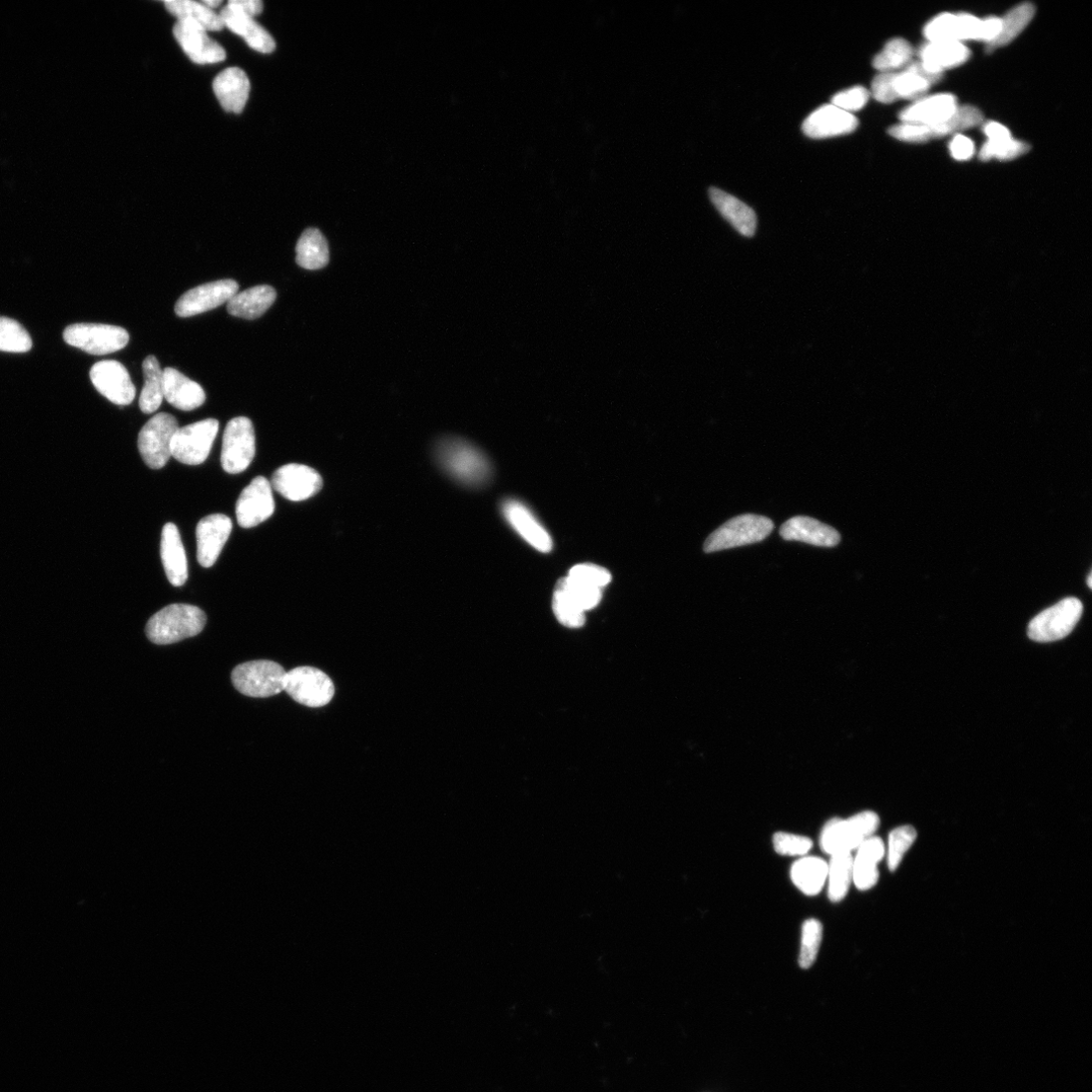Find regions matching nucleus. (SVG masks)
<instances>
[{"label": "nucleus", "mask_w": 1092, "mask_h": 1092, "mask_svg": "<svg viewBox=\"0 0 1092 1092\" xmlns=\"http://www.w3.org/2000/svg\"><path fill=\"white\" fill-rule=\"evenodd\" d=\"M437 459L443 469L465 486H485L492 478V465L475 445L459 438H446L438 443Z\"/></svg>", "instance_id": "f257e3e1"}, {"label": "nucleus", "mask_w": 1092, "mask_h": 1092, "mask_svg": "<svg viewBox=\"0 0 1092 1092\" xmlns=\"http://www.w3.org/2000/svg\"><path fill=\"white\" fill-rule=\"evenodd\" d=\"M206 623L207 615L199 607L173 604L155 613L149 619L146 635L155 645H173L200 635Z\"/></svg>", "instance_id": "f03ea898"}, {"label": "nucleus", "mask_w": 1092, "mask_h": 1092, "mask_svg": "<svg viewBox=\"0 0 1092 1092\" xmlns=\"http://www.w3.org/2000/svg\"><path fill=\"white\" fill-rule=\"evenodd\" d=\"M1001 19L980 20L969 14H943L932 19L924 28L928 42H959L974 40L989 44L998 36Z\"/></svg>", "instance_id": "7ed1b4c3"}, {"label": "nucleus", "mask_w": 1092, "mask_h": 1092, "mask_svg": "<svg viewBox=\"0 0 1092 1092\" xmlns=\"http://www.w3.org/2000/svg\"><path fill=\"white\" fill-rule=\"evenodd\" d=\"M879 824L880 819L873 812H863L847 819H832L822 828L820 847L830 855L851 852L873 836Z\"/></svg>", "instance_id": "20e7f679"}, {"label": "nucleus", "mask_w": 1092, "mask_h": 1092, "mask_svg": "<svg viewBox=\"0 0 1092 1092\" xmlns=\"http://www.w3.org/2000/svg\"><path fill=\"white\" fill-rule=\"evenodd\" d=\"M774 522L765 516L744 514L723 524L706 540L707 554L740 548L765 540L774 530Z\"/></svg>", "instance_id": "39448f33"}, {"label": "nucleus", "mask_w": 1092, "mask_h": 1092, "mask_svg": "<svg viewBox=\"0 0 1092 1092\" xmlns=\"http://www.w3.org/2000/svg\"><path fill=\"white\" fill-rule=\"evenodd\" d=\"M1083 612L1076 598H1065L1038 614L1029 624V638L1037 643H1053L1068 637L1077 626Z\"/></svg>", "instance_id": "423d86ee"}, {"label": "nucleus", "mask_w": 1092, "mask_h": 1092, "mask_svg": "<svg viewBox=\"0 0 1092 1092\" xmlns=\"http://www.w3.org/2000/svg\"><path fill=\"white\" fill-rule=\"evenodd\" d=\"M286 672L277 663L268 660L253 661L238 666L232 672V683L242 694L254 698H268L284 690Z\"/></svg>", "instance_id": "0eeeda50"}, {"label": "nucleus", "mask_w": 1092, "mask_h": 1092, "mask_svg": "<svg viewBox=\"0 0 1092 1092\" xmlns=\"http://www.w3.org/2000/svg\"><path fill=\"white\" fill-rule=\"evenodd\" d=\"M256 432L251 419L238 417L226 426L223 436L221 463L226 473L238 475L252 464L256 456Z\"/></svg>", "instance_id": "6e6552de"}, {"label": "nucleus", "mask_w": 1092, "mask_h": 1092, "mask_svg": "<svg viewBox=\"0 0 1092 1092\" xmlns=\"http://www.w3.org/2000/svg\"><path fill=\"white\" fill-rule=\"evenodd\" d=\"M283 691L297 704L310 709L329 705L335 694L332 680L313 667H298L286 672Z\"/></svg>", "instance_id": "1a4fd4ad"}, {"label": "nucleus", "mask_w": 1092, "mask_h": 1092, "mask_svg": "<svg viewBox=\"0 0 1092 1092\" xmlns=\"http://www.w3.org/2000/svg\"><path fill=\"white\" fill-rule=\"evenodd\" d=\"M178 430V420L169 413L155 415L141 429L138 448L150 469L160 470L166 466L172 456V442Z\"/></svg>", "instance_id": "9d476101"}, {"label": "nucleus", "mask_w": 1092, "mask_h": 1092, "mask_svg": "<svg viewBox=\"0 0 1092 1092\" xmlns=\"http://www.w3.org/2000/svg\"><path fill=\"white\" fill-rule=\"evenodd\" d=\"M67 344L92 355H106L127 346L129 333L122 327L106 324H74L63 333Z\"/></svg>", "instance_id": "9b49d317"}, {"label": "nucleus", "mask_w": 1092, "mask_h": 1092, "mask_svg": "<svg viewBox=\"0 0 1092 1092\" xmlns=\"http://www.w3.org/2000/svg\"><path fill=\"white\" fill-rule=\"evenodd\" d=\"M982 121L983 115L977 108L965 106L958 107L953 116L943 123L933 125L902 123L891 127L888 133L903 142L923 143L974 128L980 125Z\"/></svg>", "instance_id": "f8f14e48"}, {"label": "nucleus", "mask_w": 1092, "mask_h": 1092, "mask_svg": "<svg viewBox=\"0 0 1092 1092\" xmlns=\"http://www.w3.org/2000/svg\"><path fill=\"white\" fill-rule=\"evenodd\" d=\"M220 424L206 419L179 428L172 442V456L188 465H199L209 457Z\"/></svg>", "instance_id": "ddd939ff"}, {"label": "nucleus", "mask_w": 1092, "mask_h": 1092, "mask_svg": "<svg viewBox=\"0 0 1092 1092\" xmlns=\"http://www.w3.org/2000/svg\"><path fill=\"white\" fill-rule=\"evenodd\" d=\"M240 284L233 279L208 282L188 290L176 304V314L182 318L197 316L228 302L239 292Z\"/></svg>", "instance_id": "4468645a"}, {"label": "nucleus", "mask_w": 1092, "mask_h": 1092, "mask_svg": "<svg viewBox=\"0 0 1092 1092\" xmlns=\"http://www.w3.org/2000/svg\"><path fill=\"white\" fill-rule=\"evenodd\" d=\"M271 485L285 499L300 502L315 496L322 489L323 480L311 467L290 463L279 467Z\"/></svg>", "instance_id": "2eb2a0df"}, {"label": "nucleus", "mask_w": 1092, "mask_h": 1092, "mask_svg": "<svg viewBox=\"0 0 1092 1092\" xmlns=\"http://www.w3.org/2000/svg\"><path fill=\"white\" fill-rule=\"evenodd\" d=\"M91 379L98 392L116 405H130L136 397V387L129 371L119 361L96 363L91 369Z\"/></svg>", "instance_id": "dca6fc26"}, {"label": "nucleus", "mask_w": 1092, "mask_h": 1092, "mask_svg": "<svg viewBox=\"0 0 1092 1092\" xmlns=\"http://www.w3.org/2000/svg\"><path fill=\"white\" fill-rule=\"evenodd\" d=\"M274 509L271 483L265 477H257L243 491L237 503L239 524L244 528L256 527L267 521Z\"/></svg>", "instance_id": "f3484780"}, {"label": "nucleus", "mask_w": 1092, "mask_h": 1092, "mask_svg": "<svg viewBox=\"0 0 1092 1092\" xmlns=\"http://www.w3.org/2000/svg\"><path fill=\"white\" fill-rule=\"evenodd\" d=\"M501 510L509 525L533 549L544 554L552 552L553 539L550 533L525 504L515 499H508L503 502Z\"/></svg>", "instance_id": "a211bd4d"}, {"label": "nucleus", "mask_w": 1092, "mask_h": 1092, "mask_svg": "<svg viewBox=\"0 0 1092 1092\" xmlns=\"http://www.w3.org/2000/svg\"><path fill=\"white\" fill-rule=\"evenodd\" d=\"M232 520L224 514L203 518L197 526L198 561L204 568L213 567L232 532Z\"/></svg>", "instance_id": "6ab92c4d"}, {"label": "nucleus", "mask_w": 1092, "mask_h": 1092, "mask_svg": "<svg viewBox=\"0 0 1092 1092\" xmlns=\"http://www.w3.org/2000/svg\"><path fill=\"white\" fill-rule=\"evenodd\" d=\"M208 33L202 27L187 21H179L174 27L178 43L197 64H214L226 59L224 48Z\"/></svg>", "instance_id": "aec40b11"}, {"label": "nucleus", "mask_w": 1092, "mask_h": 1092, "mask_svg": "<svg viewBox=\"0 0 1092 1092\" xmlns=\"http://www.w3.org/2000/svg\"><path fill=\"white\" fill-rule=\"evenodd\" d=\"M859 121L833 105H824L812 113L804 122V133L813 139H824L853 132Z\"/></svg>", "instance_id": "412c9836"}, {"label": "nucleus", "mask_w": 1092, "mask_h": 1092, "mask_svg": "<svg viewBox=\"0 0 1092 1092\" xmlns=\"http://www.w3.org/2000/svg\"><path fill=\"white\" fill-rule=\"evenodd\" d=\"M213 90L226 112L241 114L250 98V78L243 69L231 67L215 78Z\"/></svg>", "instance_id": "4be33fe9"}, {"label": "nucleus", "mask_w": 1092, "mask_h": 1092, "mask_svg": "<svg viewBox=\"0 0 1092 1092\" xmlns=\"http://www.w3.org/2000/svg\"><path fill=\"white\" fill-rule=\"evenodd\" d=\"M780 535L788 541H801L820 548H834L840 542L837 530L808 516L788 520L780 528Z\"/></svg>", "instance_id": "5701e85b"}, {"label": "nucleus", "mask_w": 1092, "mask_h": 1092, "mask_svg": "<svg viewBox=\"0 0 1092 1092\" xmlns=\"http://www.w3.org/2000/svg\"><path fill=\"white\" fill-rule=\"evenodd\" d=\"M165 399L175 408L190 412L206 402L204 388L173 367L164 370Z\"/></svg>", "instance_id": "b1692460"}, {"label": "nucleus", "mask_w": 1092, "mask_h": 1092, "mask_svg": "<svg viewBox=\"0 0 1092 1092\" xmlns=\"http://www.w3.org/2000/svg\"><path fill=\"white\" fill-rule=\"evenodd\" d=\"M856 849V854L852 857V882L860 890H869L878 882V864L885 855V844L881 838L873 835Z\"/></svg>", "instance_id": "393cba45"}, {"label": "nucleus", "mask_w": 1092, "mask_h": 1092, "mask_svg": "<svg viewBox=\"0 0 1092 1092\" xmlns=\"http://www.w3.org/2000/svg\"><path fill=\"white\" fill-rule=\"evenodd\" d=\"M957 109V99L953 95H935L916 101L900 113L899 119L903 124H940L952 117Z\"/></svg>", "instance_id": "a878e982"}, {"label": "nucleus", "mask_w": 1092, "mask_h": 1092, "mask_svg": "<svg viewBox=\"0 0 1092 1092\" xmlns=\"http://www.w3.org/2000/svg\"><path fill=\"white\" fill-rule=\"evenodd\" d=\"M220 17L224 27L243 37L253 49L264 54L274 51V39L255 18L229 5L221 11Z\"/></svg>", "instance_id": "bb28decb"}, {"label": "nucleus", "mask_w": 1092, "mask_h": 1092, "mask_svg": "<svg viewBox=\"0 0 1092 1092\" xmlns=\"http://www.w3.org/2000/svg\"><path fill=\"white\" fill-rule=\"evenodd\" d=\"M162 560L171 584L184 586L189 578L188 560L180 531L174 523L166 524L163 530Z\"/></svg>", "instance_id": "cd10ccee"}, {"label": "nucleus", "mask_w": 1092, "mask_h": 1092, "mask_svg": "<svg viewBox=\"0 0 1092 1092\" xmlns=\"http://www.w3.org/2000/svg\"><path fill=\"white\" fill-rule=\"evenodd\" d=\"M276 291L271 285H258L238 292L227 302L228 313L247 320L261 318L273 304Z\"/></svg>", "instance_id": "c85d7f7f"}, {"label": "nucleus", "mask_w": 1092, "mask_h": 1092, "mask_svg": "<svg viewBox=\"0 0 1092 1092\" xmlns=\"http://www.w3.org/2000/svg\"><path fill=\"white\" fill-rule=\"evenodd\" d=\"M943 74L926 69L920 61L911 62L901 72L894 73V90L898 100H920Z\"/></svg>", "instance_id": "c756f323"}, {"label": "nucleus", "mask_w": 1092, "mask_h": 1092, "mask_svg": "<svg viewBox=\"0 0 1092 1092\" xmlns=\"http://www.w3.org/2000/svg\"><path fill=\"white\" fill-rule=\"evenodd\" d=\"M710 197L720 214L743 237L753 238L755 236L758 220L752 208L734 196L716 188L710 190Z\"/></svg>", "instance_id": "7c9ffc66"}, {"label": "nucleus", "mask_w": 1092, "mask_h": 1092, "mask_svg": "<svg viewBox=\"0 0 1092 1092\" xmlns=\"http://www.w3.org/2000/svg\"><path fill=\"white\" fill-rule=\"evenodd\" d=\"M919 57L926 69L943 74L946 69L964 64L970 58V51L959 42H928L920 49Z\"/></svg>", "instance_id": "2f4dec72"}, {"label": "nucleus", "mask_w": 1092, "mask_h": 1092, "mask_svg": "<svg viewBox=\"0 0 1092 1092\" xmlns=\"http://www.w3.org/2000/svg\"><path fill=\"white\" fill-rule=\"evenodd\" d=\"M296 264L307 271L325 268L330 260L329 247L323 234L315 228L306 229L295 248Z\"/></svg>", "instance_id": "473e14b6"}, {"label": "nucleus", "mask_w": 1092, "mask_h": 1092, "mask_svg": "<svg viewBox=\"0 0 1092 1092\" xmlns=\"http://www.w3.org/2000/svg\"><path fill=\"white\" fill-rule=\"evenodd\" d=\"M828 864L820 857L805 856L792 868L795 885L806 895H818L827 880Z\"/></svg>", "instance_id": "72a5a7b5"}, {"label": "nucleus", "mask_w": 1092, "mask_h": 1092, "mask_svg": "<svg viewBox=\"0 0 1092 1092\" xmlns=\"http://www.w3.org/2000/svg\"><path fill=\"white\" fill-rule=\"evenodd\" d=\"M144 386L139 399L143 413L152 414L160 409L165 399L164 371L158 358L148 356L143 361Z\"/></svg>", "instance_id": "f704fd0d"}, {"label": "nucleus", "mask_w": 1092, "mask_h": 1092, "mask_svg": "<svg viewBox=\"0 0 1092 1092\" xmlns=\"http://www.w3.org/2000/svg\"><path fill=\"white\" fill-rule=\"evenodd\" d=\"M168 11L176 16L179 21L191 22L208 32H216L224 29L220 15L207 8L202 2L192 0H169L165 3Z\"/></svg>", "instance_id": "c9c22d12"}, {"label": "nucleus", "mask_w": 1092, "mask_h": 1092, "mask_svg": "<svg viewBox=\"0 0 1092 1092\" xmlns=\"http://www.w3.org/2000/svg\"><path fill=\"white\" fill-rule=\"evenodd\" d=\"M1036 13V8L1030 3H1024L1010 10L1001 19V29L998 36L986 44L988 53L1004 47L1015 40L1031 23Z\"/></svg>", "instance_id": "e433bc0d"}, {"label": "nucleus", "mask_w": 1092, "mask_h": 1092, "mask_svg": "<svg viewBox=\"0 0 1092 1092\" xmlns=\"http://www.w3.org/2000/svg\"><path fill=\"white\" fill-rule=\"evenodd\" d=\"M851 852L832 854L828 864V898L832 902L841 901L852 882Z\"/></svg>", "instance_id": "4c0bfd02"}, {"label": "nucleus", "mask_w": 1092, "mask_h": 1092, "mask_svg": "<svg viewBox=\"0 0 1092 1092\" xmlns=\"http://www.w3.org/2000/svg\"><path fill=\"white\" fill-rule=\"evenodd\" d=\"M913 50L910 44L901 38L890 40L873 60V67L880 73L894 72L905 68L912 61Z\"/></svg>", "instance_id": "58836bf2"}, {"label": "nucleus", "mask_w": 1092, "mask_h": 1092, "mask_svg": "<svg viewBox=\"0 0 1092 1092\" xmlns=\"http://www.w3.org/2000/svg\"><path fill=\"white\" fill-rule=\"evenodd\" d=\"M553 609L558 620L569 629L584 626L585 612L570 598L560 580L554 592Z\"/></svg>", "instance_id": "ea45409f"}, {"label": "nucleus", "mask_w": 1092, "mask_h": 1092, "mask_svg": "<svg viewBox=\"0 0 1092 1092\" xmlns=\"http://www.w3.org/2000/svg\"><path fill=\"white\" fill-rule=\"evenodd\" d=\"M33 341L27 330L16 320L0 317V351L25 353Z\"/></svg>", "instance_id": "a19ab883"}, {"label": "nucleus", "mask_w": 1092, "mask_h": 1092, "mask_svg": "<svg viewBox=\"0 0 1092 1092\" xmlns=\"http://www.w3.org/2000/svg\"><path fill=\"white\" fill-rule=\"evenodd\" d=\"M1030 151V145L1013 140L1012 138L1001 140H988L980 150L979 159L982 162L990 160L1012 161Z\"/></svg>", "instance_id": "79ce46f5"}, {"label": "nucleus", "mask_w": 1092, "mask_h": 1092, "mask_svg": "<svg viewBox=\"0 0 1092 1092\" xmlns=\"http://www.w3.org/2000/svg\"><path fill=\"white\" fill-rule=\"evenodd\" d=\"M916 836V830L911 825H902L890 832L887 848V865L890 871H895L900 866Z\"/></svg>", "instance_id": "37998d69"}, {"label": "nucleus", "mask_w": 1092, "mask_h": 1092, "mask_svg": "<svg viewBox=\"0 0 1092 1092\" xmlns=\"http://www.w3.org/2000/svg\"><path fill=\"white\" fill-rule=\"evenodd\" d=\"M822 924L818 919L811 918L804 923L800 955L802 968L809 969L815 964L822 940Z\"/></svg>", "instance_id": "c03bdc74"}, {"label": "nucleus", "mask_w": 1092, "mask_h": 1092, "mask_svg": "<svg viewBox=\"0 0 1092 1092\" xmlns=\"http://www.w3.org/2000/svg\"><path fill=\"white\" fill-rule=\"evenodd\" d=\"M570 598L584 611L595 608L602 599V589L586 581L568 576L561 579Z\"/></svg>", "instance_id": "a18cd8bd"}, {"label": "nucleus", "mask_w": 1092, "mask_h": 1092, "mask_svg": "<svg viewBox=\"0 0 1092 1092\" xmlns=\"http://www.w3.org/2000/svg\"><path fill=\"white\" fill-rule=\"evenodd\" d=\"M773 845L776 852L782 855L802 856L806 855L814 846V841L804 835L789 832H776L773 836Z\"/></svg>", "instance_id": "49530a36"}, {"label": "nucleus", "mask_w": 1092, "mask_h": 1092, "mask_svg": "<svg viewBox=\"0 0 1092 1092\" xmlns=\"http://www.w3.org/2000/svg\"><path fill=\"white\" fill-rule=\"evenodd\" d=\"M869 93L863 87H854L837 93L831 99V105L851 114L862 110L869 100Z\"/></svg>", "instance_id": "de8ad7c7"}, {"label": "nucleus", "mask_w": 1092, "mask_h": 1092, "mask_svg": "<svg viewBox=\"0 0 1092 1092\" xmlns=\"http://www.w3.org/2000/svg\"><path fill=\"white\" fill-rule=\"evenodd\" d=\"M568 576L586 581L601 589L605 588L612 579L607 569L593 564L577 565L571 569Z\"/></svg>", "instance_id": "09e8293b"}, {"label": "nucleus", "mask_w": 1092, "mask_h": 1092, "mask_svg": "<svg viewBox=\"0 0 1092 1092\" xmlns=\"http://www.w3.org/2000/svg\"><path fill=\"white\" fill-rule=\"evenodd\" d=\"M894 73H879L872 83L874 99L882 104H891L898 100L894 90Z\"/></svg>", "instance_id": "8fccbe9b"}, {"label": "nucleus", "mask_w": 1092, "mask_h": 1092, "mask_svg": "<svg viewBox=\"0 0 1092 1092\" xmlns=\"http://www.w3.org/2000/svg\"><path fill=\"white\" fill-rule=\"evenodd\" d=\"M950 151L956 161L966 162L972 158L975 146L972 140L957 134L950 143Z\"/></svg>", "instance_id": "3c124183"}, {"label": "nucleus", "mask_w": 1092, "mask_h": 1092, "mask_svg": "<svg viewBox=\"0 0 1092 1092\" xmlns=\"http://www.w3.org/2000/svg\"><path fill=\"white\" fill-rule=\"evenodd\" d=\"M228 5L252 18L261 15L264 11V4L261 0H231Z\"/></svg>", "instance_id": "603ef678"}, {"label": "nucleus", "mask_w": 1092, "mask_h": 1092, "mask_svg": "<svg viewBox=\"0 0 1092 1092\" xmlns=\"http://www.w3.org/2000/svg\"><path fill=\"white\" fill-rule=\"evenodd\" d=\"M983 132L988 140H1001L1011 138L1008 129L996 122H989L985 124L983 127Z\"/></svg>", "instance_id": "864d4df0"}, {"label": "nucleus", "mask_w": 1092, "mask_h": 1092, "mask_svg": "<svg viewBox=\"0 0 1092 1092\" xmlns=\"http://www.w3.org/2000/svg\"><path fill=\"white\" fill-rule=\"evenodd\" d=\"M202 3L211 10H214L222 5L221 0H204V2Z\"/></svg>", "instance_id": "5fc2aeb1"}, {"label": "nucleus", "mask_w": 1092, "mask_h": 1092, "mask_svg": "<svg viewBox=\"0 0 1092 1092\" xmlns=\"http://www.w3.org/2000/svg\"><path fill=\"white\" fill-rule=\"evenodd\" d=\"M1087 586H1088V587H1089L1090 589L1092 588V575H1091V573L1089 574V576H1088V578H1087Z\"/></svg>", "instance_id": "6e6d98bb"}]
</instances>
